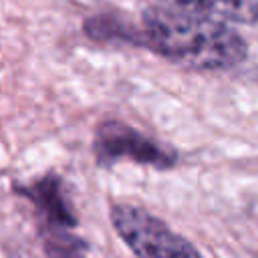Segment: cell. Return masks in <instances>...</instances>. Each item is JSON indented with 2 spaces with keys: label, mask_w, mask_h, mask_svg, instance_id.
<instances>
[{
  "label": "cell",
  "mask_w": 258,
  "mask_h": 258,
  "mask_svg": "<svg viewBox=\"0 0 258 258\" xmlns=\"http://www.w3.org/2000/svg\"><path fill=\"white\" fill-rule=\"evenodd\" d=\"M145 46L194 71H226L248 58V42L228 22L165 4L143 12Z\"/></svg>",
  "instance_id": "1"
},
{
  "label": "cell",
  "mask_w": 258,
  "mask_h": 258,
  "mask_svg": "<svg viewBox=\"0 0 258 258\" xmlns=\"http://www.w3.org/2000/svg\"><path fill=\"white\" fill-rule=\"evenodd\" d=\"M111 226L137 258H204L200 250L163 220L133 204H115Z\"/></svg>",
  "instance_id": "2"
},
{
  "label": "cell",
  "mask_w": 258,
  "mask_h": 258,
  "mask_svg": "<svg viewBox=\"0 0 258 258\" xmlns=\"http://www.w3.org/2000/svg\"><path fill=\"white\" fill-rule=\"evenodd\" d=\"M93 153L99 165H113L119 159H129L155 169H169L177 163V153L171 147L119 119H105L97 125Z\"/></svg>",
  "instance_id": "3"
},
{
  "label": "cell",
  "mask_w": 258,
  "mask_h": 258,
  "mask_svg": "<svg viewBox=\"0 0 258 258\" xmlns=\"http://www.w3.org/2000/svg\"><path fill=\"white\" fill-rule=\"evenodd\" d=\"M159 4L191 10L232 24L258 22V0H159Z\"/></svg>",
  "instance_id": "5"
},
{
  "label": "cell",
  "mask_w": 258,
  "mask_h": 258,
  "mask_svg": "<svg viewBox=\"0 0 258 258\" xmlns=\"http://www.w3.org/2000/svg\"><path fill=\"white\" fill-rule=\"evenodd\" d=\"M85 34L99 42H129L135 46H145L143 28H133L115 16H91L85 20Z\"/></svg>",
  "instance_id": "6"
},
{
  "label": "cell",
  "mask_w": 258,
  "mask_h": 258,
  "mask_svg": "<svg viewBox=\"0 0 258 258\" xmlns=\"http://www.w3.org/2000/svg\"><path fill=\"white\" fill-rule=\"evenodd\" d=\"M14 191L36 206L50 234H67V230L77 226V218L64 198L62 183L54 173H48L28 185H14Z\"/></svg>",
  "instance_id": "4"
}]
</instances>
